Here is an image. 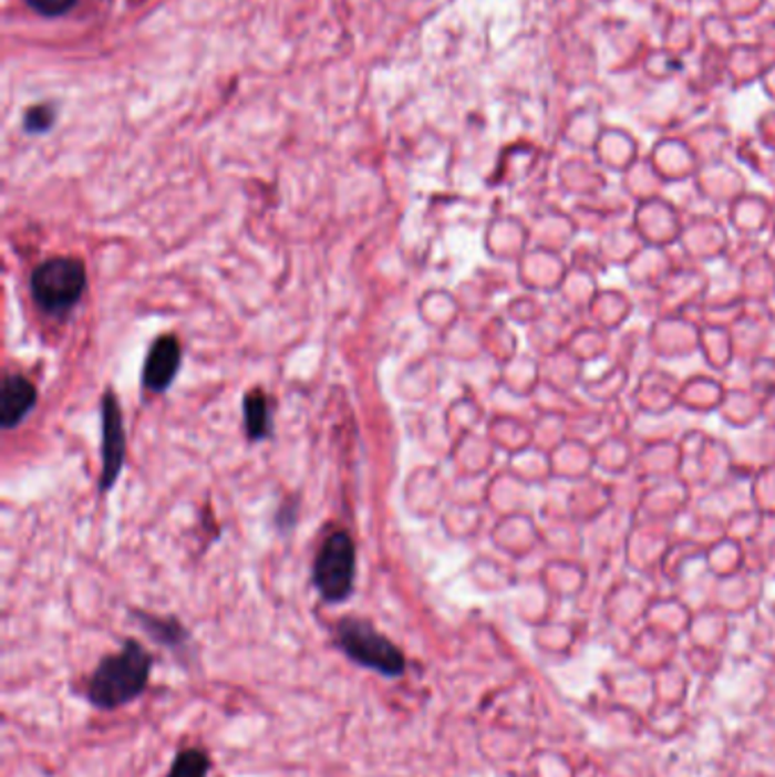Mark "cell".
Wrapping results in <instances>:
<instances>
[{"instance_id":"6da1fadb","label":"cell","mask_w":775,"mask_h":777,"mask_svg":"<svg viewBox=\"0 0 775 777\" xmlns=\"http://www.w3.org/2000/svg\"><path fill=\"white\" fill-rule=\"evenodd\" d=\"M153 655L146 648L127 639L121 651L101 660L87 682V701L101 712H114L135 703L151 682Z\"/></svg>"},{"instance_id":"7a4b0ae2","label":"cell","mask_w":775,"mask_h":777,"mask_svg":"<svg viewBox=\"0 0 775 777\" xmlns=\"http://www.w3.org/2000/svg\"><path fill=\"white\" fill-rule=\"evenodd\" d=\"M334 641L339 651L353 664L369 669L382 677H403L407 671L405 653L390 636L378 632L369 621L355 617L341 619L334 630Z\"/></svg>"},{"instance_id":"3957f363","label":"cell","mask_w":775,"mask_h":777,"mask_svg":"<svg viewBox=\"0 0 775 777\" xmlns=\"http://www.w3.org/2000/svg\"><path fill=\"white\" fill-rule=\"evenodd\" d=\"M87 289V269L73 257H53L41 262L30 276V291L46 314H66Z\"/></svg>"},{"instance_id":"277c9868","label":"cell","mask_w":775,"mask_h":777,"mask_svg":"<svg viewBox=\"0 0 775 777\" xmlns=\"http://www.w3.org/2000/svg\"><path fill=\"white\" fill-rule=\"evenodd\" d=\"M355 571H358V555L355 543L349 532H332L321 543L312 580L321 598L330 604H339L349 600L355 587Z\"/></svg>"},{"instance_id":"5b68a950","label":"cell","mask_w":775,"mask_h":777,"mask_svg":"<svg viewBox=\"0 0 775 777\" xmlns=\"http://www.w3.org/2000/svg\"><path fill=\"white\" fill-rule=\"evenodd\" d=\"M103 473H101V489L107 491L114 487L118 473L125 462V429H123V414L118 401L112 392L103 396Z\"/></svg>"},{"instance_id":"8992f818","label":"cell","mask_w":775,"mask_h":777,"mask_svg":"<svg viewBox=\"0 0 775 777\" xmlns=\"http://www.w3.org/2000/svg\"><path fill=\"white\" fill-rule=\"evenodd\" d=\"M180 362H183L180 341L174 334L159 336L151 345L146 364H144V384L155 394L166 392L180 371Z\"/></svg>"},{"instance_id":"52a82bcc","label":"cell","mask_w":775,"mask_h":777,"mask_svg":"<svg viewBox=\"0 0 775 777\" xmlns=\"http://www.w3.org/2000/svg\"><path fill=\"white\" fill-rule=\"evenodd\" d=\"M34 403H37L34 384L19 373H10L3 384V425L8 429L17 427L32 412Z\"/></svg>"},{"instance_id":"ba28073f","label":"cell","mask_w":775,"mask_h":777,"mask_svg":"<svg viewBox=\"0 0 775 777\" xmlns=\"http://www.w3.org/2000/svg\"><path fill=\"white\" fill-rule=\"evenodd\" d=\"M244 421L250 442H262L271 437V407L262 388H252L244 398Z\"/></svg>"},{"instance_id":"9c48e42d","label":"cell","mask_w":775,"mask_h":777,"mask_svg":"<svg viewBox=\"0 0 775 777\" xmlns=\"http://www.w3.org/2000/svg\"><path fill=\"white\" fill-rule=\"evenodd\" d=\"M142 628L148 632L151 639H155L159 645L170 648V651H180L187 643L189 632L185 625L174 619V617H153V614H137Z\"/></svg>"},{"instance_id":"30bf717a","label":"cell","mask_w":775,"mask_h":777,"mask_svg":"<svg viewBox=\"0 0 775 777\" xmlns=\"http://www.w3.org/2000/svg\"><path fill=\"white\" fill-rule=\"evenodd\" d=\"M209 766V757L203 748H185L176 755L166 777H207Z\"/></svg>"},{"instance_id":"8fae6325","label":"cell","mask_w":775,"mask_h":777,"mask_svg":"<svg viewBox=\"0 0 775 777\" xmlns=\"http://www.w3.org/2000/svg\"><path fill=\"white\" fill-rule=\"evenodd\" d=\"M28 3H30V8H34L39 14L58 17V14L69 12V10L75 6V0H28Z\"/></svg>"},{"instance_id":"7c38bea8","label":"cell","mask_w":775,"mask_h":777,"mask_svg":"<svg viewBox=\"0 0 775 777\" xmlns=\"http://www.w3.org/2000/svg\"><path fill=\"white\" fill-rule=\"evenodd\" d=\"M51 121H53V114H51L49 110L37 107V110H32V112L28 114L25 125H28L30 133H41V130H46V127L51 125Z\"/></svg>"}]
</instances>
